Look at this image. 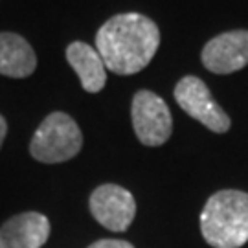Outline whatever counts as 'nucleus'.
<instances>
[{
  "instance_id": "2",
  "label": "nucleus",
  "mask_w": 248,
  "mask_h": 248,
  "mask_svg": "<svg viewBox=\"0 0 248 248\" xmlns=\"http://www.w3.org/2000/svg\"><path fill=\"white\" fill-rule=\"evenodd\" d=\"M201 232L213 248H241L248 241V193L221 189L201 212Z\"/></svg>"
},
{
  "instance_id": "1",
  "label": "nucleus",
  "mask_w": 248,
  "mask_h": 248,
  "mask_svg": "<svg viewBox=\"0 0 248 248\" xmlns=\"http://www.w3.org/2000/svg\"><path fill=\"white\" fill-rule=\"evenodd\" d=\"M160 46V30L142 13H120L107 20L96 33V50L105 68L118 76L143 70Z\"/></svg>"
},
{
  "instance_id": "6",
  "label": "nucleus",
  "mask_w": 248,
  "mask_h": 248,
  "mask_svg": "<svg viewBox=\"0 0 248 248\" xmlns=\"http://www.w3.org/2000/svg\"><path fill=\"white\" fill-rule=\"evenodd\" d=\"M89 206L92 217L110 232H125L136 215L133 193L118 184L98 186L90 195Z\"/></svg>"
},
{
  "instance_id": "5",
  "label": "nucleus",
  "mask_w": 248,
  "mask_h": 248,
  "mask_svg": "<svg viewBox=\"0 0 248 248\" xmlns=\"http://www.w3.org/2000/svg\"><path fill=\"white\" fill-rule=\"evenodd\" d=\"M175 99L186 114L201 122L210 131L217 134L228 133L232 125L230 118L213 99L212 92L202 79H199L195 76L182 78L175 87Z\"/></svg>"
},
{
  "instance_id": "10",
  "label": "nucleus",
  "mask_w": 248,
  "mask_h": 248,
  "mask_svg": "<svg viewBox=\"0 0 248 248\" xmlns=\"http://www.w3.org/2000/svg\"><path fill=\"white\" fill-rule=\"evenodd\" d=\"M37 68V55L31 45L17 33H0V76L22 79Z\"/></svg>"
},
{
  "instance_id": "8",
  "label": "nucleus",
  "mask_w": 248,
  "mask_h": 248,
  "mask_svg": "<svg viewBox=\"0 0 248 248\" xmlns=\"http://www.w3.org/2000/svg\"><path fill=\"white\" fill-rule=\"evenodd\" d=\"M50 221L39 212H24L9 217L0 226L4 248H41L50 237Z\"/></svg>"
},
{
  "instance_id": "4",
  "label": "nucleus",
  "mask_w": 248,
  "mask_h": 248,
  "mask_svg": "<svg viewBox=\"0 0 248 248\" xmlns=\"http://www.w3.org/2000/svg\"><path fill=\"white\" fill-rule=\"evenodd\" d=\"M131 118L136 138L147 147L164 145L173 133V118L168 103L151 90H138L134 94Z\"/></svg>"
},
{
  "instance_id": "7",
  "label": "nucleus",
  "mask_w": 248,
  "mask_h": 248,
  "mask_svg": "<svg viewBox=\"0 0 248 248\" xmlns=\"http://www.w3.org/2000/svg\"><path fill=\"white\" fill-rule=\"evenodd\" d=\"M206 70L226 76L248 64V30H232L210 39L201 53Z\"/></svg>"
},
{
  "instance_id": "3",
  "label": "nucleus",
  "mask_w": 248,
  "mask_h": 248,
  "mask_svg": "<svg viewBox=\"0 0 248 248\" xmlns=\"http://www.w3.org/2000/svg\"><path fill=\"white\" fill-rule=\"evenodd\" d=\"M83 134L66 112H52L37 127L30 142V155L43 164H61L79 155Z\"/></svg>"
},
{
  "instance_id": "11",
  "label": "nucleus",
  "mask_w": 248,
  "mask_h": 248,
  "mask_svg": "<svg viewBox=\"0 0 248 248\" xmlns=\"http://www.w3.org/2000/svg\"><path fill=\"white\" fill-rule=\"evenodd\" d=\"M89 248H134L129 241L122 239H99L92 243Z\"/></svg>"
},
{
  "instance_id": "12",
  "label": "nucleus",
  "mask_w": 248,
  "mask_h": 248,
  "mask_svg": "<svg viewBox=\"0 0 248 248\" xmlns=\"http://www.w3.org/2000/svg\"><path fill=\"white\" fill-rule=\"evenodd\" d=\"M6 134H8V124L4 120V116L0 114V149H2V143L6 140Z\"/></svg>"
},
{
  "instance_id": "13",
  "label": "nucleus",
  "mask_w": 248,
  "mask_h": 248,
  "mask_svg": "<svg viewBox=\"0 0 248 248\" xmlns=\"http://www.w3.org/2000/svg\"><path fill=\"white\" fill-rule=\"evenodd\" d=\"M0 248H4V247H2V237H0Z\"/></svg>"
},
{
  "instance_id": "9",
  "label": "nucleus",
  "mask_w": 248,
  "mask_h": 248,
  "mask_svg": "<svg viewBox=\"0 0 248 248\" xmlns=\"http://www.w3.org/2000/svg\"><path fill=\"white\" fill-rule=\"evenodd\" d=\"M66 61L70 62V66L79 78L81 87L87 92L96 94L103 90L107 83V68L96 48L81 41H74L66 48Z\"/></svg>"
}]
</instances>
